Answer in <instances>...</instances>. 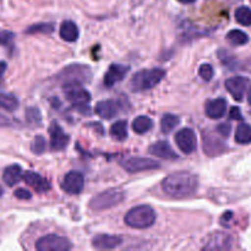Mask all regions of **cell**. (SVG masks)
<instances>
[{
  "mask_svg": "<svg viewBox=\"0 0 251 251\" xmlns=\"http://www.w3.org/2000/svg\"><path fill=\"white\" fill-rule=\"evenodd\" d=\"M198 176L188 172H178L167 176L162 181V189L167 195L174 199H185L198 190Z\"/></svg>",
  "mask_w": 251,
  "mask_h": 251,
  "instance_id": "obj_1",
  "label": "cell"
},
{
  "mask_svg": "<svg viewBox=\"0 0 251 251\" xmlns=\"http://www.w3.org/2000/svg\"><path fill=\"white\" fill-rule=\"evenodd\" d=\"M166 76V71L163 69H150V70H141L135 74L130 80V88L134 92H144L151 90L154 86L158 85Z\"/></svg>",
  "mask_w": 251,
  "mask_h": 251,
  "instance_id": "obj_2",
  "label": "cell"
},
{
  "mask_svg": "<svg viewBox=\"0 0 251 251\" xmlns=\"http://www.w3.org/2000/svg\"><path fill=\"white\" fill-rule=\"evenodd\" d=\"M124 221L129 227L136 228V229H145V228H150L154 225L156 212L151 206H137V207L131 208L126 213Z\"/></svg>",
  "mask_w": 251,
  "mask_h": 251,
  "instance_id": "obj_3",
  "label": "cell"
},
{
  "mask_svg": "<svg viewBox=\"0 0 251 251\" xmlns=\"http://www.w3.org/2000/svg\"><path fill=\"white\" fill-rule=\"evenodd\" d=\"M124 191L120 189H108L98 195L93 196L90 201V207L95 211H103L113 207L124 200Z\"/></svg>",
  "mask_w": 251,
  "mask_h": 251,
  "instance_id": "obj_4",
  "label": "cell"
},
{
  "mask_svg": "<svg viewBox=\"0 0 251 251\" xmlns=\"http://www.w3.org/2000/svg\"><path fill=\"white\" fill-rule=\"evenodd\" d=\"M63 91L66 100H70L74 104L85 105L91 100L90 92L85 90L78 81H70V82L64 83Z\"/></svg>",
  "mask_w": 251,
  "mask_h": 251,
  "instance_id": "obj_5",
  "label": "cell"
},
{
  "mask_svg": "<svg viewBox=\"0 0 251 251\" xmlns=\"http://www.w3.org/2000/svg\"><path fill=\"white\" fill-rule=\"evenodd\" d=\"M36 249L39 251H68L71 249V243L60 235L48 234L37 240Z\"/></svg>",
  "mask_w": 251,
  "mask_h": 251,
  "instance_id": "obj_6",
  "label": "cell"
},
{
  "mask_svg": "<svg viewBox=\"0 0 251 251\" xmlns=\"http://www.w3.org/2000/svg\"><path fill=\"white\" fill-rule=\"evenodd\" d=\"M123 167L130 173H139L144 171H152L159 168L158 162L145 157H130L123 162Z\"/></svg>",
  "mask_w": 251,
  "mask_h": 251,
  "instance_id": "obj_7",
  "label": "cell"
},
{
  "mask_svg": "<svg viewBox=\"0 0 251 251\" xmlns=\"http://www.w3.org/2000/svg\"><path fill=\"white\" fill-rule=\"evenodd\" d=\"M249 78L244 77V76H234V77H230L226 81V88L238 102L243 100L248 88H249Z\"/></svg>",
  "mask_w": 251,
  "mask_h": 251,
  "instance_id": "obj_8",
  "label": "cell"
},
{
  "mask_svg": "<svg viewBox=\"0 0 251 251\" xmlns=\"http://www.w3.org/2000/svg\"><path fill=\"white\" fill-rule=\"evenodd\" d=\"M176 145H178L179 149L186 154L193 153V152L196 150V145H198L195 132H194L191 129H189V127L181 129L176 132Z\"/></svg>",
  "mask_w": 251,
  "mask_h": 251,
  "instance_id": "obj_9",
  "label": "cell"
},
{
  "mask_svg": "<svg viewBox=\"0 0 251 251\" xmlns=\"http://www.w3.org/2000/svg\"><path fill=\"white\" fill-rule=\"evenodd\" d=\"M49 136H50V149L53 151H61L65 149L69 144L70 137L64 132L60 125L58 123L53 122L48 129Z\"/></svg>",
  "mask_w": 251,
  "mask_h": 251,
  "instance_id": "obj_10",
  "label": "cell"
},
{
  "mask_svg": "<svg viewBox=\"0 0 251 251\" xmlns=\"http://www.w3.org/2000/svg\"><path fill=\"white\" fill-rule=\"evenodd\" d=\"M85 185V179L80 172H69L63 179L61 188L68 194H80Z\"/></svg>",
  "mask_w": 251,
  "mask_h": 251,
  "instance_id": "obj_11",
  "label": "cell"
},
{
  "mask_svg": "<svg viewBox=\"0 0 251 251\" xmlns=\"http://www.w3.org/2000/svg\"><path fill=\"white\" fill-rule=\"evenodd\" d=\"M90 76V69L83 65H73L64 69L63 73L59 74V78L64 80V83L70 81H85Z\"/></svg>",
  "mask_w": 251,
  "mask_h": 251,
  "instance_id": "obj_12",
  "label": "cell"
},
{
  "mask_svg": "<svg viewBox=\"0 0 251 251\" xmlns=\"http://www.w3.org/2000/svg\"><path fill=\"white\" fill-rule=\"evenodd\" d=\"M129 66L122 65V64H112L104 75L105 87H113L115 83L124 80L126 74L129 73Z\"/></svg>",
  "mask_w": 251,
  "mask_h": 251,
  "instance_id": "obj_13",
  "label": "cell"
},
{
  "mask_svg": "<svg viewBox=\"0 0 251 251\" xmlns=\"http://www.w3.org/2000/svg\"><path fill=\"white\" fill-rule=\"evenodd\" d=\"M24 180L26 181L27 185L31 186L37 193H46L50 189L49 181L44 176H42L41 174L36 173V172H26L24 174Z\"/></svg>",
  "mask_w": 251,
  "mask_h": 251,
  "instance_id": "obj_14",
  "label": "cell"
},
{
  "mask_svg": "<svg viewBox=\"0 0 251 251\" xmlns=\"http://www.w3.org/2000/svg\"><path fill=\"white\" fill-rule=\"evenodd\" d=\"M150 153H152L153 156L159 157L162 159H176L178 158V154L174 152V150L172 149L171 145L166 141H159L156 144L151 145L150 146Z\"/></svg>",
  "mask_w": 251,
  "mask_h": 251,
  "instance_id": "obj_15",
  "label": "cell"
},
{
  "mask_svg": "<svg viewBox=\"0 0 251 251\" xmlns=\"http://www.w3.org/2000/svg\"><path fill=\"white\" fill-rule=\"evenodd\" d=\"M123 243V239L117 235H108V234H100L96 235L92 240V245L97 249H114L119 247Z\"/></svg>",
  "mask_w": 251,
  "mask_h": 251,
  "instance_id": "obj_16",
  "label": "cell"
},
{
  "mask_svg": "<svg viewBox=\"0 0 251 251\" xmlns=\"http://www.w3.org/2000/svg\"><path fill=\"white\" fill-rule=\"evenodd\" d=\"M227 109V102L223 98H216V100H210L206 104V114L211 119H220L226 114Z\"/></svg>",
  "mask_w": 251,
  "mask_h": 251,
  "instance_id": "obj_17",
  "label": "cell"
},
{
  "mask_svg": "<svg viewBox=\"0 0 251 251\" xmlns=\"http://www.w3.org/2000/svg\"><path fill=\"white\" fill-rule=\"evenodd\" d=\"M230 238L225 233H215L208 240L207 244L205 245L203 249L206 250H225L230 249Z\"/></svg>",
  "mask_w": 251,
  "mask_h": 251,
  "instance_id": "obj_18",
  "label": "cell"
},
{
  "mask_svg": "<svg viewBox=\"0 0 251 251\" xmlns=\"http://www.w3.org/2000/svg\"><path fill=\"white\" fill-rule=\"evenodd\" d=\"M96 113L103 119H112L118 113V103L113 100H100L96 105Z\"/></svg>",
  "mask_w": 251,
  "mask_h": 251,
  "instance_id": "obj_19",
  "label": "cell"
},
{
  "mask_svg": "<svg viewBox=\"0 0 251 251\" xmlns=\"http://www.w3.org/2000/svg\"><path fill=\"white\" fill-rule=\"evenodd\" d=\"M21 179H24V173H22V168L19 164H11L4 169L2 180L7 186L16 185Z\"/></svg>",
  "mask_w": 251,
  "mask_h": 251,
  "instance_id": "obj_20",
  "label": "cell"
},
{
  "mask_svg": "<svg viewBox=\"0 0 251 251\" xmlns=\"http://www.w3.org/2000/svg\"><path fill=\"white\" fill-rule=\"evenodd\" d=\"M59 34L66 42H75L78 38V27L74 21H64L59 28Z\"/></svg>",
  "mask_w": 251,
  "mask_h": 251,
  "instance_id": "obj_21",
  "label": "cell"
},
{
  "mask_svg": "<svg viewBox=\"0 0 251 251\" xmlns=\"http://www.w3.org/2000/svg\"><path fill=\"white\" fill-rule=\"evenodd\" d=\"M226 150V146L217 140L216 137L207 136V135H203V151L205 153H207L208 156H217L221 154Z\"/></svg>",
  "mask_w": 251,
  "mask_h": 251,
  "instance_id": "obj_22",
  "label": "cell"
},
{
  "mask_svg": "<svg viewBox=\"0 0 251 251\" xmlns=\"http://www.w3.org/2000/svg\"><path fill=\"white\" fill-rule=\"evenodd\" d=\"M152 126H153V123L146 115H140L132 122V130L136 134H145V132L150 131Z\"/></svg>",
  "mask_w": 251,
  "mask_h": 251,
  "instance_id": "obj_23",
  "label": "cell"
},
{
  "mask_svg": "<svg viewBox=\"0 0 251 251\" xmlns=\"http://www.w3.org/2000/svg\"><path fill=\"white\" fill-rule=\"evenodd\" d=\"M110 135L118 141H124L127 137V123L125 120H119L110 126Z\"/></svg>",
  "mask_w": 251,
  "mask_h": 251,
  "instance_id": "obj_24",
  "label": "cell"
},
{
  "mask_svg": "<svg viewBox=\"0 0 251 251\" xmlns=\"http://www.w3.org/2000/svg\"><path fill=\"white\" fill-rule=\"evenodd\" d=\"M235 141L238 144L247 145L251 142V126L249 124H239L237 127V131H235Z\"/></svg>",
  "mask_w": 251,
  "mask_h": 251,
  "instance_id": "obj_25",
  "label": "cell"
},
{
  "mask_svg": "<svg viewBox=\"0 0 251 251\" xmlns=\"http://www.w3.org/2000/svg\"><path fill=\"white\" fill-rule=\"evenodd\" d=\"M19 107V100L10 93H0V108L7 112H14Z\"/></svg>",
  "mask_w": 251,
  "mask_h": 251,
  "instance_id": "obj_26",
  "label": "cell"
},
{
  "mask_svg": "<svg viewBox=\"0 0 251 251\" xmlns=\"http://www.w3.org/2000/svg\"><path fill=\"white\" fill-rule=\"evenodd\" d=\"M227 41L233 46H244L249 42V37L240 29H232L230 32H228Z\"/></svg>",
  "mask_w": 251,
  "mask_h": 251,
  "instance_id": "obj_27",
  "label": "cell"
},
{
  "mask_svg": "<svg viewBox=\"0 0 251 251\" xmlns=\"http://www.w3.org/2000/svg\"><path fill=\"white\" fill-rule=\"evenodd\" d=\"M180 119L174 114H166L163 115L161 120V130L163 134H169L176 129V125L179 124Z\"/></svg>",
  "mask_w": 251,
  "mask_h": 251,
  "instance_id": "obj_28",
  "label": "cell"
},
{
  "mask_svg": "<svg viewBox=\"0 0 251 251\" xmlns=\"http://www.w3.org/2000/svg\"><path fill=\"white\" fill-rule=\"evenodd\" d=\"M235 20L243 26H251V9L248 6H240L235 10Z\"/></svg>",
  "mask_w": 251,
  "mask_h": 251,
  "instance_id": "obj_29",
  "label": "cell"
},
{
  "mask_svg": "<svg viewBox=\"0 0 251 251\" xmlns=\"http://www.w3.org/2000/svg\"><path fill=\"white\" fill-rule=\"evenodd\" d=\"M53 25L51 24H39V25H33L29 28L26 29V33H51L53 32Z\"/></svg>",
  "mask_w": 251,
  "mask_h": 251,
  "instance_id": "obj_30",
  "label": "cell"
},
{
  "mask_svg": "<svg viewBox=\"0 0 251 251\" xmlns=\"http://www.w3.org/2000/svg\"><path fill=\"white\" fill-rule=\"evenodd\" d=\"M47 149V141L43 136H36L34 140L32 141L31 150L33 153L36 154H42Z\"/></svg>",
  "mask_w": 251,
  "mask_h": 251,
  "instance_id": "obj_31",
  "label": "cell"
},
{
  "mask_svg": "<svg viewBox=\"0 0 251 251\" xmlns=\"http://www.w3.org/2000/svg\"><path fill=\"white\" fill-rule=\"evenodd\" d=\"M199 75L203 81H210L213 77V68L210 64H202L199 68Z\"/></svg>",
  "mask_w": 251,
  "mask_h": 251,
  "instance_id": "obj_32",
  "label": "cell"
},
{
  "mask_svg": "<svg viewBox=\"0 0 251 251\" xmlns=\"http://www.w3.org/2000/svg\"><path fill=\"white\" fill-rule=\"evenodd\" d=\"M26 118L28 120V123H31V124L39 125V123H41V113H39V110L37 108H29V109H27Z\"/></svg>",
  "mask_w": 251,
  "mask_h": 251,
  "instance_id": "obj_33",
  "label": "cell"
},
{
  "mask_svg": "<svg viewBox=\"0 0 251 251\" xmlns=\"http://www.w3.org/2000/svg\"><path fill=\"white\" fill-rule=\"evenodd\" d=\"M15 34L10 31H5V29H0V46H11L14 42Z\"/></svg>",
  "mask_w": 251,
  "mask_h": 251,
  "instance_id": "obj_34",
  "label": "cell"
},
{
  "mask_svg": "<svg viewBox=\"0 0 251 251\" xmlns=\"http://www.w3.org/2000/svg\"><path fill=\"white\" fill-rule=\"evenodd\" d=\"M14 195L15 198L20 199V200H29L32 198V194L26 189H17V190H15Z\"/></svg>",
  "mask_w": 251,
  "mask_h": 251,
  "instance_id": "obj_35",
  "label": "cell"
},
{
  "mask_svg": "<svg viewBox=\"0 0 251 251\" xmlns=\"http://www.w3.org/2000/svg\"><path fill=\"white\" fill-rule=\"evenodd\" d=\"M230 130H232V126H230L229 124H227V123H225V124H220L217 126L218 134L222 135V136H225V137L229 136Z\"/></svg>",
  "mask_w": 251,
  "mask_h": 251,
  "instance_id": "obj_36",
  "label": "cell"
},
{
  "mask_svg": "<svg viewBox=\"0 0 251 251\" xmlns=\"http://www.w3.org/2000/svg\"><path fill=\"white\" fill-rule=\"evenodd\" d=\"M229 118L230 119H234V120H242L243 115H242V113H240L239 108L233 107L229 112Z\"/></svg>",
  "mask_w": 251,
  "mask_h": 251,
  "instance_id": "obj_37",
  "label": "cell"
},
{
  "mask_svg": "<svg viewBox=\"0 0 251 251\" xmlns=\"http://www.w3.org/2000/svg\"><path fill=\"white\" fill-rule=\"evenodd\" d=\"M6 68H7L6 63H5V61H0V83H1L2 77H4V74L5 71H6Z\"/></svg>",
  "mask_w": 251,
  "mask_h": 251,
  "instance_id": "obj_38",
  "label": "cell"
},
{
  "mask_svg": "<svg viewBox=\"0 0 251 251\" xmlns=\"http://www.w3.org/2000/svg\"><path fill=\"white\" fill-rule=\"evenodd\" d=\"M6 126V125H10V120L6 119L5 117H2V115H0V126Z\"/></svg>",
  "mask_w": 251,
  "mask_h": 251,
  "instance_id": "obj_39",
  "label": "cell"
},
{
  "mask_svg": "<svg viewBox=\"0 0 251 251\" xmlns=\"http://www.w3.org/2000/svg\"><path fill=\"white\" fill-rule=\"evenodd\" d=\"M178 1L183 2V4H193V2H195L196 0H178Z\"/></svg>",
  "mask_w": 251,
  "mask_h": 251,
  "instance_id": "obj_40",
  "label": "cell"
},
{
  "mask_svg": "<svg viewBox=\"0 0 251 251\" xmlns=\"http://www.w3.org/2000/svg\"><path fill=\"white\" fill-rule=\"evenodd\" d=\"M248 100H249V103L251 104V88L249 90V93H248Z\"/></svg>",
  "mask_w": 251,
  "mask_h": 251,
  "instance_id": "obj_41",
  "label": "cell"
},
{
  "mask_svg": "<svg viewBox=\"0 0 251 251\" xmlns=\"http://www.w3.org/2000/svg\"><path fill=\"white\" fill-rule=\"evenodd\" d=\"M2 193H4V190H2L1 185H0V196H1V195H2Z\"/></svg>",
  "mask_w": 251,
  "mask_h": 251,
  "instance_id": "obj_42",
  "label": "cell"
}]
</instances>
